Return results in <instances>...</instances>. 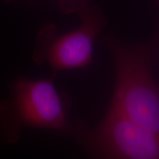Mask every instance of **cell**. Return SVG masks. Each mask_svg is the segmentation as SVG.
I'll return each instance as SVG.
<instances>
[{"mask_svg":"<svg viewBox=\"0 0 159 159\" xmlns=\"http://www.w3.org/2000/svg\"><path fill=\"white\" fill-rule=\"evenodd\" d=\"M54 76L31 80L19 77L10 85L11 95L0 101V141L14 144L25 127L71 132L68 97L60 94Z\"/></svg>","mask_w":159,"mask_h":159,"instance_id":"6da1fadb","label":"cell"},{"mask_svg":"<svg viewBox=\"0 0 159 159\" xmlns=\"http://www.w3.org/2000/svg\"><path fill=\"white\" fill-rule=\"evenodd\" d=\"M115 63L110 108L133 123L159 136V90L145 52L108 41Z\"/></svg>","mask_w":159,"mask_h":159,"instance_id":"7a4b0ae2","label":"cell"},{"mask_svg":"<svg viewBox=\"0 0 159 159\" xmlns=\"http://www.w3.org/2000/svg\"><path fill=\"white\" fill-rule=\"evenodd\" d=\"M71 134L94 159H159L158 135L111 108L94 128L75 121Z\"/></svg>","mask_w":159,"mask_h":159,"instance_id":"3957f363","label":"cell"},{"mask_svg":"<svg viewBox=\"0 0 159 159\" xmlns=\"http://www.w3.org/2000/svg\"><path fill=\"white\" fill-rule=\"evenodd\" d=\"M80 12V25L52 40L39 55V62L45 60L54 73L83 68L92 61L94 43L102 30V21L91 9L84 7Z\"/></svg>","mask_w":159,"mask_h":159,"instance_id":"277c9868","label":"cell"},{"mask_svg":"<svg viewBox=\"0 0 159 159\" xmlns=\"http://www.w3.org/2000/svg\"><path fill=\"white\" fill-rule=\"evenodd\" d=\"M62 1V5L63 7L67 8L69 11L74 9H82L84 8L83 7L85 2L82 0H61Z\"/></svg>","mask_w":159,"mask_h":159,"instance_id":"5b68a950","label":"cell"}]
</instances>
